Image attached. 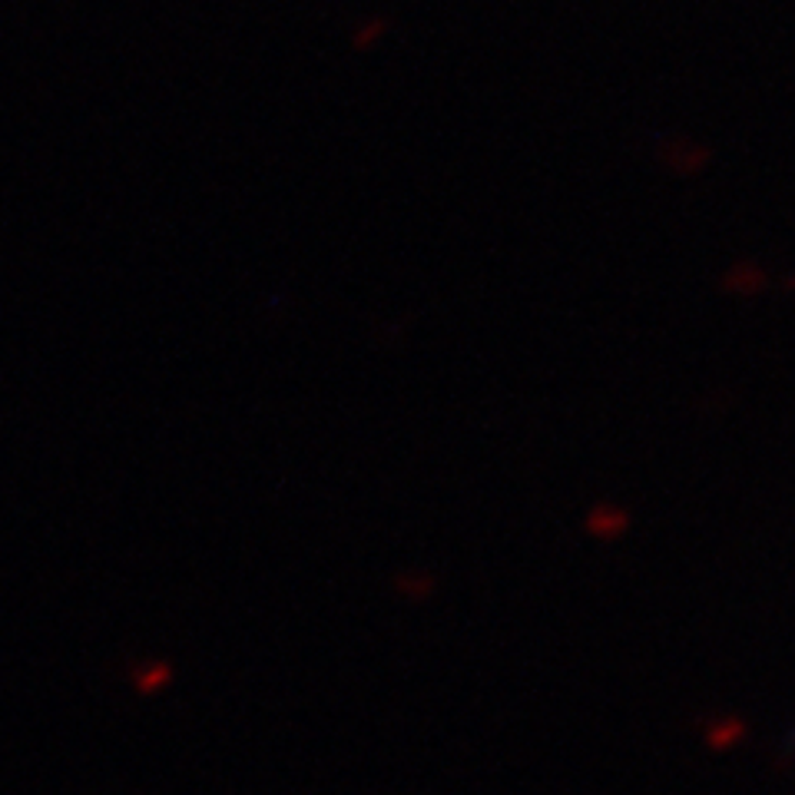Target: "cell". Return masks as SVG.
<instances>
[{"mask_svg":"<svg viewBox=\"0 0 795 795\" xmlns=\"http://www.w3.org/2000/svg\"><path fill=\"white\" fill-rule=\"evenodd\" d=\"M627 530V514L620 510V507H596L593 514H590V534H596V538H604V541H614V538H620Z\"/></svg>","mask_w":795,"mask_h":795,"instance_id":"cell-1","label":"cell"}]
</instances>
